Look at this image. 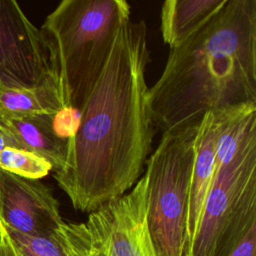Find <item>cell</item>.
I'll return each mask as SVG.
<instances>
[{"instance_id": "obj_1", "label": "cell", "mask_w": 256, "mask_h": 256, "mask_svg": "<svg viewBox=\"0 0 256 256\" xmlns=\"http://www.w3.org/2000/svg\"><path fill=\"white\" fill-rule=\"evenodd\" d=\"M150 62L144 20L117 30L106 63L79 111L54 179L76 210L92 213L140 179L155 134L148 103Z\"/></svg>"}, {"instance_id": "obj_16", "label": "cell", "mask_w": 256, "mask_h": 256, "mask_svg": "<svg viewBox=\"0 0 256 256\" xmlns=\"http://www.w3.org/2000/svg\"><path fill=\"white\" fill-rule=\"evenodd\" d=\"M79 124V111L73 107H62L51 116V125L54 134L68 140L77 131Z\"/></svg>"}, {"instance_id": "obj_20", "label": "cell", "mask_w": 256, "mask_h": 256, "mask_svg": "<svg viewBox=\"0 0 256 256\" xmlns=\"http://www.w3.org/2000/svg\"><path fill=\"white\" fill-rule=\"evenodd\" d=\"M3 228H4V226H3V223H2V221L0 220V241H1V237H2V232H3Z\"/></svg>"}, {"instance_id": "obj_18", "label": "cell", "mask_w": 256, "mask_h": 256, "mask_svg": "<svg viewBox=\"0 0 256 256\" xmlns=\"http://www.w3.org/2000/svg\"><path fill=\"white\" fill-rule=\"evenodd\" d=\"M4 226V224H3ZM0 256H17L15 248L12 244V241L5 229V226L3 228L2 237L0 241Z\"/></svg>"}, {"instance_id": "obj_13", "label": "cell", "mask_w": 256, "mask_h": 256, "mask_svg": "<svg viewBox=\"0 0 256 256\" xmlns=\"http://www.w3.org/2000/svg\"><path fill=\"white\" fill-rule=\"evenodd\" d=\"M58 233L68 256H111L103 237L88 221H64Z\"/></svg>"}, {"instance_id": "obj_5", "label": "cell", "mask_w": 256, "mask_h": 256, "mask_svg": "<svg viewBox=\"0 0 256 256\" xmlns=\"http://www.w3.org/2000/svg\"><path fill=\"white\" fill-rule=\"evenodd\" d=\"M198 128L164 132L146 162V221L155 256H190L188 202Z\"/></svg>"}, {"instance_id": "obj_4", "label": "cell", "mask_w": 256, "mask_h": 256, "mask_svg": "<svg viewBox=\"0 0 256 256\" xmlns=\"http://www.w3.org/2000/svg\"><path fill=\"white\" fill-rule=\"evenodd\" d=\"M256 224V122L226 119L216 143L215 167L191 256H228Z\"/></svg>"}, {"instance_id": "obj_3", "label": "cell", "mask_w": 256, "mask_h": 256, "mask_svg": "<svg viewBox=\"0 0 256 256\" xmlns=\"http://www.w3.org/2000/svg\"><path fill=\"white\" fill-rule=\"evenodd\" d=\"M130 16L124 0H64L47 15L39 30L63 107H81Z\"/></svg>"}, {"instance_id": "obj_10", "label": "cell", "mask_w": 256, "mask_h": 256, "mask_svg": "<svg viewBox=\"0 0 256 256\" xmlns=\"http://www.w3.org/2000/svg\"><path fill=\"white\" fill-rule=\"evenodd\" d=\"M51 116L12 117L0 114V126L11 136L17 147L41 156L56 172L63 166L67 140L54 134Z\"/></svg>"}, {"instance_id": "obj_19", "label": "cell", "mask_w": 256, "mask_h": 256, "mask_svg": "<svg viewBox=\"0 0 256 256\" xmlns=\"http://www.w3.org/2000/svg\"><path fill=\"white\" fill-rule=\"evenodd\" d=\"M8 146L17 147L14 140L11 138V136L0 126V154L2 150Z\"/></svg>"}, {"instance_id": "obj_17", "label": "cell", "mask_w": 256, "mask_h": 256, "mask_svg": "<svg viewBox=\"0 0 256 256\" xmlns=\"http://www.w3.org/2000/svg\"><path fill=\"white\" fill-rule=\"evenodd\" d=\"M228 256H256V224L250 227L239 244Z\"/></svg>"}, {"instance_id": "obj_2", "label": "cell", "mask_w": 256, "mask_h": 256, "mask_svg": "<svg viewBox=\"0 0 256 256\" xmlns=\"http://www.w3.org/2000/svg\"><path fill=\"white\" fill-rule=\"evenodd\" d=\"M148 103L163 133L197 125L208 112L256 104V0H227L171 48Z\"/></svg>"}, {"instance_id": "obj_6", "label": "cell", "mask_w": 256, "mask_h": 256, "mask_svg": "<svg viewBox=\"0 0 256 256\" xmlns=\"http://www.w3.org/2000/svg\"><path fill=\"white\" fill-rule=\"evenodd\" d=\"M50 77L40 30L14 0H0V81L36 86Z\"/></svg>"}, {"instance_id": "obj_9", "label": "cell", "mask_w": 256, "mask_h": 256, "mask_svg": "<svg viewBox=\"0 0 256 256\" xmlns=\"http://www.w3.org/2000/svg\"><path fill=\"white\" fill-rule=\"evenodd\" d=\"M223 111L208 112L202 117L199 123L196 157L188 202L187 234L190 256L192 243L198 229L214 174L216 143L223 120Z\"/></svg>"}, {"instance_id": "obj_8", "label": "cell", "mask_w": 256, "mask_h": 256, "mask_svg": "<svg viewBox=\"0 0 256 256\" xmlns=\"http://www.w3.org/2000/svg\"><path fill=\"white\" fill-rule=\"evenodd\" d=\"M0 220L9 229L46 236L64 222L59 203L40 180L26 179L0 169Z\"/></svg>"}, {"instance_id": "obj_14", "label": "cell", "mask_w": 256, "mask_h": 256, "mask_svg": "<svg viewBox=\"0 0 256 256\" xmlns=\"http://www.w3.org/2000/svg\"><path fill=\"white\" fill-rule=\"evenodd\" d=\"M0 169L26 179L40 180L52 171V165L31 151L8 146L0 154Z\"/></svg>"}, {"instance_id": "obj_11", "label": "cell", "mask_w": 256, "mask_h": 256, "mask_svg": "<svg viewBox=\"0 0 256 256\" xmlns=\"http://www.w3.org/2000/svg\"><path fill=\"white\" fill-rule=\"evenodd\" d=\"M227 0H166L161 8V34L170 49L204 26Z\"/></svg>"}, {"instance_id": "obj_12", "label": "cell", "mask_w": 256, "mask_h": 256, "mask_svg": "<svg viewBox=\"0 0 256 256\" xmlns=\"http://www.w3.org/2000/svg\"><path fill=\"white\" fill-rule=\"evenodd\" d=\"M63 107L54 81L15 86L0 81V114L12 117L53 115Z\"/></svg>"}, {"instance_id": "obj_15", "label": "cell", "mask_w": 256, "mask_h": 256, "mask_svg": "<svg viewBox=\"0 0 256 256\" xmlns=\"http://www.w3.org/2000/svg\"><path fill=\"white\" fill-rule=\"evenodd\" d=\"M5 229L17 256H68L58 233L59 228L46 236L23 234L6 226Z\"/></svg>"}, {"instance_id": "obj_7", "label": "cell", "mask_w": 256, "mask_h": 256, "mask_svg": "<svg viewBox=\"0 0 256 256\" xmlns=\"http://www.w3.org/2000/svg\"><path fill=\"white\" fill-rule=\"evenodd\" d=\"M147 177L133 188L88 216L103 237L111 256H155L147 221Z\"/></svg>"}]
</instances>
